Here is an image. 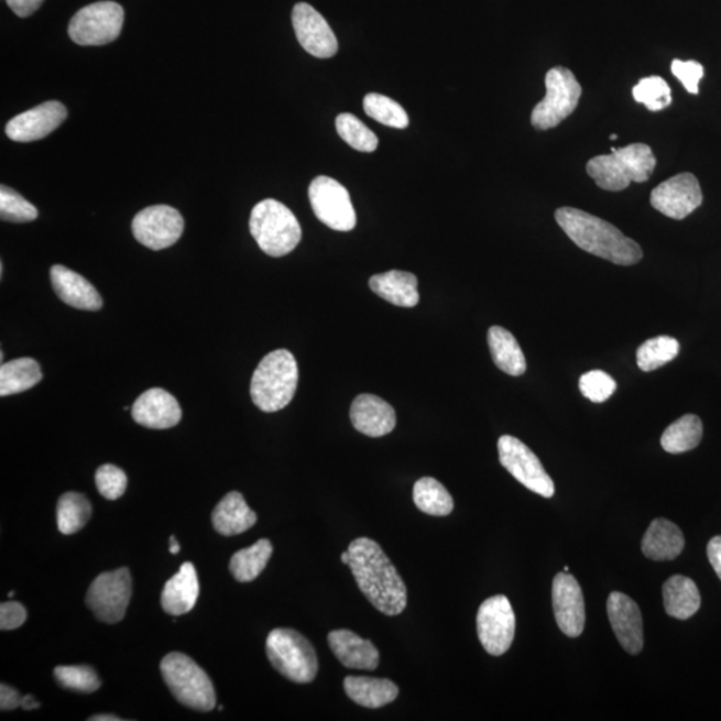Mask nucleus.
<instances>
[{"label": "nucleus", "instance_id": "obj_40", "mask_svg": "<svg viewBox=\"0 0 721 721\" xmlns=\"http://www.w3.org/2000/svg\"><path fill=\"white\" fill-rule=\"evenodd\" d=\"M59 686L75 692L91 693L98 691L100 681L96 670L87 666H61L54 669Z\"/></svg>", "mask_w": 721, "mask_h": 721}, {"label": "nucleus", "instance_id": "obj_39", "mask_svg": "<svg viewBox=\"0 0 721 721\" xmlns=\"http://www.w3.org/2000/svg\"><path fill=\"white\" fill-rule=\"evenodd\" d=\"M633 98L637 103H642L649 111H662L673 103V94L667 81L662 77L643 78L633 87Z\"/></svg>", "mask_w": 721, "mask_h": 721}, {"label": "nucleus", "instance_id": "obj_12", "mask_svg": "<svg viewBox=\"0 0 721 721\" xmlns=\"http://www.w3.org/2000/svg\"><path fill=\"white\" fill-rule=\"evenodd\" d=\"M309 200L316 217L337 231L356 228L357 216L347 187L334 178L319 175L309 186Z\"/></svg>", "mask_w": 721, "mask_h": 721}, {"label": "nucleus", "instance_id": "obj_51", "mask_svg": "<svg viewBox=\"0 0 721 721\" xmlns=\"http://www.w3.org/2000/svg\"><path fill=\"white\" fill-rule=\"evenodd\" d=\"M179 550H181V547H179V544L177 542V538H175V536H172L171 537V554L177 555V554H179Z\"/></svg>", "mask_w": 721, "mask_h": 721}, {"label": "nucleus", "instance_id": "obj_28", "mask_svg": "<svg viewBox=\"0 0 721 721\" xmlns=\"http://www.w3.org/2000/svg\"><path fill=\"white\" fill-rule=\"evenodd\" d=\"M664 608L670 618L687 620L698 613L701 598L698 586L689 577H669L663 586Z\"/></svg>", "mask_w": 721, "mask_h": 721}, {"label": "nucleus", "instance_id": "obj_34", "mask_svg": "<svg viewBox=\"0 0 721 721\" xmlns=\"http://www.w3.org/2000/svg\"><path fill=\"white\" fill-rule=\"evenodd\" d=\"M413 501L419 511L430 516H448L455 507L447 488L431 478H423L416 482L413 488Z\"/></svg>", "mask_w": 721, "mask_h": 721}, {"label": "nucleus", "instance_id": "obj_6", "mask_svg": "<svg viewBox=\"0 0 721 721\" xmlns=\"http://www.w3.org/2000/svg\"><path fill=\"white\" fill-rule=\"evenodd\" d=\"M161 674L181 704L200 712L215 710L217 695L208 674L189 656L172 652L163 657Z\"/></svg>", "mask_w": 721, "mask_h": 721}, {"label": "nucleus", "instance_id": "obj_25", "mask_svg": "<svg viewBox=\"0 0 721 721\" xmlns=\"http://www.w3.org/2000/svg\"><path fill=\"white\" fill-rule=\"evenodd\" d=\"M685 545V535L679 526L667 518H656L645 532L642 550L651 560L670 561L680 556Z\"/></svg>", "mask_w": 721, "mask_h": 721}, {"label": "nucleus", "instance_id": "obj_36", "mask_svg": "<svg viewBox=\"0 0 721 721\" xmlns=\"http://www.w3.org/2000/svg\"><path fill=\"white\" fill-rule=\"evenodd\" d=\"M679 352L680 343L674 337L658 336L649 338L637 349V367L643 372H654V370L675 360Z\"/></svg>", "mask_w": 721, "mask_h": 721}, {"label": "nucleus", "instance_id": "obj_16", "mask_svg": "<svg viewBox=\"0 0 721 721\" xmlns=\"http://www.w3.org/2000/svg\"><path fill=\"white\" fill-rule=\"evenodd\" d=\"M292 21L299 45L306 53L319 59H328L337 54L338 41L334 30L310 4L294 6Z\"/></svg>", "mask_w": 721, "mask_h": 721}, {"label": "nucleus", "instance_id": "obj_15", "mask_svg": "<svg viewBox=\"0 0 721 721\" xmlns=\"http://www.w3.org/2000/svg\"><path fill=\"white\" fill-rule=\"evenodd\" d=\"M701 204L703 193L698 178L691 173L677 174L651 193V205L654 209L677 221L692 215Z\"/></svg>", "mask_w": 721, "mask_h": 721}, {"label": "nucleus", "instance_id": "obj_10", "mask_svg": "<svg viewBox=\"0 0 721 721\" xmlns=\"http://www.w3.org/2000/svg\"><path fill=\"white\" fill-rule=\"evenodd\" d=\"M133 594V580L128 568L99 575L91 582L86 604L99 622L116 624L127 614Z\"/></svg>", "mask_w": 721, "mask_h": 721}, {"label": "nucleus", "instance_id": "obj_19", "mask_svg": "<svg viewBox=\"0 0 721 721\" xmlns=\"http://www.w3.org/2000/svg\"><path fill=\"white\" fill-rule=\"evenodd\" d=\"M607 612L614 635L622 647L631 655L641 654L644 645L641 608L630 596L612 592L607 601Z\"/></svg>", "mask_w": 721, "mask_h": 721}, {"label": "nucleus", "instance_id": "obj_37", "mask_svg": "<svg viewBox=\"0 0 721 721\" xmlns=\"http://www.w3.org/2000/svg\"><path fill=\"white\" fill-rule=\"evenodd\" d=\"M363 110H365L368 117L385 124V127L394 129L409 127V117H407L403 106L392 98L381 96V94H368L363 98Z\"/></svg>", "mask_w": 721, "mask_h": 721}, {"label": "nucleus", "instance_id": "obj_43", "mask_svg": "<svg viewBox=\"0 0 721 721\" xmlns=\"http://www.w3.org/2000/svg\"><path fill=\"white\" fill-rule=\"evenodd\" d=\"M96 485L105 499L118 500L127 492L128 476L121 468L106 463L97 470Z\"/></svg>", "mask_w": 721, "mask_h": 721}, {"label": "nucleus", "instance_id": "obj_7", "mask_svg": "<svg viewBox=\"0 0 721 721\" xmlns=\"http://www.w3.org/2000/svg\"><path fill=\"white\" fill-rule=\"evenodd\" d=\"M266 655L286 679L307 685L316 679L318 657L315 647L297 631L277 629L269 633Z\"/></svg>", "mask_w": 721, "mask_h": 721}, {"label": "nucleus", "instance_id": "obj_29", "mask_svg": "<svg viewBox=\"0 0 721 721\" xmlns=\"http://www.w3.org/2000/svg\"><path fill=\"white\" fill-rule=\"evenodd\" d=\"M345 692L354 703L367 708H381L397 699L400 689L393 681L375 677L348 676Z\"/></svg>", "mask_w": 721, "mask_h": 721}, {"label": "nucleus", "instance_id": "obj_45", "mask_svg": "<svg viewBox=\"0 0 721 721\" xmlns=\"http://www.w3.org/2000/svg\"><path fill=\"white\" fill-rule=\"evenodd\" d=\"M28 619V611L17 601H8L0 605V630L11 631L22 626Z\"/></svg>", "mask_w": 721, "mask_h": 721}, {"label": "nucleus", "instance_id": "obj_30", "mask_svg": "<svg viewBox=\"0 0 721 721\" xmlns=\"http://www.w3.org/2000/svg\"><path fill=\"white\" fill-rule=\"evenodd\" d=\"M488 345L491 349L493 362L506 374L518 378L526 370L525 356L523 349L511 334L501 326H492L488 331Z\"/></svg>", "mask_w": 721, "mask_h": 721}, {"label": "nucleus", "instance_id": "obj_44", "mask_svg": "<svg viewBox=\"0 0 721 721\" xmlns=\"http://www.w3.org/2000/svg\"><path fill=\"white\" fill-rule=\"evenodd\" d=\"M670 70L689 94L698 96L700 80L704 77V67L699 62L675 59L670 65Z\"/></svg>", "mask_w": 721, "mask_h": 721}, {"label": "nucleus", "instance_id": "obj_47", "mask_svg": "<svg viewBox=\"0 0 721 721\" xmlns=\"http://www.w3.org/2000/svg\"><path fill=\"white\" fill-rule=\"evenodd\" d=\"M45 0H6L9 8L15 12L19 18H28L40 10Z\"/></svg>", "mask_w": 721, "mask_h": 721}, {"label": "nucleus", "instance_id": "obj_49", "mask_svg": "<svg viewBox=\"0 0 721 721\" xmlns=\"http://www.w3.org/2000/svg\"><path fill=\"white\" fill-rule=\"evenodd\" d=\"M40 706L41 704L37 703V701L33 698V696L31 695L23 696L22 706H21L23 710L26 711L35 710V708H40Z\"/></svg>", "mask_w": 721, "mask_h": 721}, {"label": "nucleus", "instance_id": "obj_27", "mask_svg": "<svg viewBox=\"0 0 721 721\" xmlns=\"http://www.w3.org/2000/svg\"><path fill=\"white\" fill-rule=\"evenodd\" d=\"M369 286L381 298L401 307H415L419 301L418 280L415 274L391 271L375 274Z\"/></svg>", "mask_w": 721, "mask_h": 721}, {"label": "nucleus", "instance_id": "obj_11", "mask_svg": "<svg viewBox=\"0 0 721 721\" xmlns=\"http://www.w3.org/2000/svg\"><path fill=\"white\" fill-rule=\"evenodd\" d=\"M499 456L501 466L510 472L520 484L529 491L550 499L555 494V484L538 457L523 441L513 436L500 437Z\"/></svg>", "mask_w": 721, "mask_h": 721}, {"label": "nucleus", "instance_id": "obj_22", "mask_svg": "<svg viewBox=\"0 0 721 721\" xmlns=\"http://www.w3.org/2000/svg\"><path fill=\"white\" fill-rule=\"evenodd\" d=\"M56 296L75 309L97 312L103 301L97 288L80 274L62 265H54L50 271Z\"/></svg>", "mask_w": 721, "mask_h": 721}, {"label": "nucleus", "instance_id": "obj_31", "mask_svg": "<svg viewBox=\"0 0 721 721\" xmlns=\"http://www.w3.org/2000/svg\"><path fill=\"white\" fill-rule=\"evenodd\" d=\"M40 363L33 359H18L2 363L0 368V396L8 397L29 391L40 384Z\"/></svg>", "mask_w": 721, "mask_h": 721}, {"label": "nucleus", "instance_id": "obj_46", "mask_svg": "<svg viewBox=\"0 0 721 721\" xmlns=\"http://www.w3.org/2000/svg\"><path fill=\"white\" fill-rule=\"evenodd\" d=\"M23 696L8 685L0 686V708L2 711L17 710L22 706Z\"/></svg>", "mask_w": 721, "mask_h": 721}, {"label": "nucleus", "instance_id": "obj_9", "mask_svg": "<svg viewBox=\"0 0 721 721\" xmlns=\"http://www.w3.org/2000/svg\"><path fill=\"white\" fill-rule=\"evenodd\" d=\"M123 22L122 6L106 0L80 9L68 24V35L79 46H103L121 35Z\"/></svg>", "mask_w": 721, "mask_h": 721}, {"label": "nucleus", "instance_id": "obj_2", "mask_svg": "<svg viewBox=\"0 0 721 721\" xmlns=\"http://www.w3.org/2000/svg\"><path fill=\"white\" fill-rule=\"evenodd\" d=\"M555 218L570 241L589 254L620 266L635 265L643 259L641 244L604 219L575 208L557 209Z\"/></svg>", "mask_w": 721, "mask_h": 721}, {"label": "nucleus", "instance_id": "obj_26", "mask_svg": "<svg viewBox=\"0 0 721 721\" xmlns=\"http://www.w3.org/2000/svg\"><path fill=\"white\" fill-rule=\"evenodd\" d=\"M211 522L219 535L236 536L253 528L256 514L250 510L240 492H230L212 511Z\"/></svg>", "mask_w": 721, "mask_h": 721}, {"label": "nucleus", "instance_id": "obj_8", "mask_svg": "<svg viewBox=\"0 0 721 721\" xmlns=\"http://www.w3.org/2000/svg\"><path fill=\"white\" fill-rule=\"evenodd\" d=\"M547 96L532 111V127L537 130H549L559 127L572 114L581 98V86L572 72L567 67L550 68L545 77Z\"/></svg>", "mask_w": 721, "mask_h": 721}, {"label": "nucleus", "instance_id": "obj_50", "mask_svg": "<svg viewBox=\"0 0 721 721\" xmlns=\"http://www.w3.org/2000/svg\"><path fill=\"white\" fill-rule=\"evenodd\" d=\"M89 720L91 721H121V718H117L116 714H96V717H91Z\"/></svg>", "mask_w": 721, "mask_h": 721}, {"label": "nucleus", "instance_id": "obj_24", "mask_svg": "<svg viewBox=\"0 0 721 721\" xmlns=\"http://www.w3.org/2000/svg\"><path fill=\"white\" fill-rule=\"evenodd\" d=\"M199 596V581L196 568L185 562L163 588L161 603L163 611L172 616L189 613L196 607Z\"/></svg>", "mask_w": 721, "mask_h": 721}, {"label": "nucleus", "instance_id": "obj_42", "mask_svg": "<svg viewBox=\"0 0 721 721\" xmlns=\"http://www.w3.org/2000/svg\"><path fill=\"white\" fill-rule=\"evenodd\" d=\"M579 387L582 396L591 400L592 403L601 404L611 398L612 394L616 392L618 384L603 370H592V372L581 375Z\"/></svg>", "mask_w": 721, "mask_h": 721}, {"label": "nucleus", "instance_id": "obj_14", "mask_svg": "<svg viewBox=\"0 0 721 721\" xmlns=\"http://www.w3.org/2000/svg\"><path fill=\"white\" fill-rule=\"evenodd\" d=\"M131 228L138 242L159 252L177 243L184 233L185 221L172 206L156 205L138 212Z\"/></svg>", "mask_w": 721, "mask_h": 721}, {"label": "nucleus", "instance_id": "obj_21", "mask_svg": "<svg viewBox=\"0 0 721 721\" xmlns=\"http://www.w3.org/2000/svg\"><path fill=\"white\" fill-rule=\"evenodd\" d=\"M350 419L357 430L369 437H382L396 428V412L373 394H360L350 407Z\"/></svg>", "mask_w": 721, "mask_h": 721}, {"label": "nucleus", "instance_id": "obj_5", "mask_svg": "<svg viewBox=\"0 0 721 721\" xmlns=\"http://www.w3.org/2000/svg\"><path fill=\"white\" fill-rule=\"evenodd\" d=\"M249 225L250 233L262 252L271 256L292 253L303 238V229L296 216L275 199L256 204Z\"/></svg>", "mask_w": 721, "mask_h": 721}, {"label": "nucleus", "instance_id": "obj_20", "mask_svg": "<svg viewBox=\"0 0 721 721\" xmlns=\"http://www.w3.org/2000/svg\"><path fill=\"white\" fill-rule=\"evenodd\" d=\"M134 422L149 429H171L178 425L182 411L178 401L163 389H150L131 407Z\"/></svg>", "mask_w": 721, "mask_h": 721}, {"label": "nucleus", "instance_id": "obj_1", "mask_svg": "<svg viewBox=\"0 0 721 721\" xmlns=\"http://www.w3.org/2000/svg\"><path fill=\"white\" fill-rule=\"evenodd\" d=\"M348 551L357 586L375 610L387 616L403 613L407 604L405 582L380 545L360 537L349 544Z\"/></svg>", "mask_w": 721, "mask_h": 721}, {"label": "nucleus", "instance_id": "obj_17", "mask_svg": "<svg viewBox=\"0 0 721 721\" xmlns=\"http://www.w3.org/2000/svg\"><path fill=\"white\" fill-rule=\"evenodd\" d=\"M551 601L557 625L568 637H579L586 625V603L579 581L569 572L556 575Z\"/></svg>", "mask_w": 721, "mask_h": 721}, {"label": "nucleus", "instance_id": "obj_33", "mask_svg": "<svg viewBox=\"0 0 721 721\" xmlns=\"http://www.w3.org/2000/svg\"><path fill=\"white\" fill-rule=\"evenodd\" d=\"M703 438V423L698 416L686 415L670 424L662 436V447L668 454H685L698 447Z\"/></svg>", "mask_w": 721, "mask_h": 721}, {"label": "nucleus", "instance_id": "obj_52", "mask_svg": "<svg viewBox=\"0 0 721 721\" xmlns=\"http://www.w3.org/2000/svg\"><path fill=\"white\" fill-rule=\"evenodd\" d=\"M341 561H342L343 564H347V566H349V562H350V556H349V551H348V550H347V551H343V554L341 555Z\"/></svg>", "mask_w": 721, "mask_h": 721}, {"label": "nucleus", "instance_id": "obj_4", "mask_svg": "<svg viewBox=\"0 0 721 721\" xmlns=\"http://www.w3.org/2000/svg\"><path fill=\"white\" fill-rule=\"evenodd\" d=\"M298 385V365L286 349L263 357L253 374L250 394L259 409L274 413L292 403Z\"/></svg>", "mask_w": 721, "mask_h": 721}, {"label": "nucleus", "instance_id": "obj_23", "mask_svg": "<svg viewBox=\"0 0 721 721\" xmlns=\"http://www.w3.org/2000/svg\"><path fill=\"white\" fill-rule=\"evenodd\" d=\"M331 652L350 669L374 670L380 664L379 649L370 641H363L348 630L331 631L328 636Z\"/></svg>", "mask_w": 721, "mask_h": 721}, {"label": "nucleus", "instance_id": "obj_32", "mask_svg": "<svg viewBox=\"0 0 721 721\" xmlns=\"http://www.w3.org/2000/svg\"><path fill=\"white\" fill-rule=\"evenodd\" d=\"M273 555V544L261 538L247 549L238 550L231 557L230 572L240 582L253 581L265 570Z\"/></svg>", "mask_w": 721, "mask_h": 721}, {"label": "nucleus", "instance_id": "obj_18", "mask_svg": "<svg viewBox=\"0 0 721 721\" xmlns=\"http://www.w3.org/2000/svg\"><path fill=\"white\" fill-rule=\"evenodd\" d=\"M66 118L65 105L58 100H48L12 118L6 127V134L11 141L21 143L40 141L58 129Z\"/></svg>", "mask_w": 721, "mask_h": 721}, {"label": "nucleus", "instance_id": "obj_53", "mask_svg": "<svg viewBox=\"0 0 721 721\" xmlns=\"http://www.w3.org/2000/svg\"><path fill=\"white\" fill-rule=\"evenodd\" d=\"M611 140H612V141L618 140V135H616V134H612V135H611Z\"/></svg>", "mask_w": 721, "mask_h": 721}, {"label": "nucleus", "instance_id": "obj_13", "mask_svg": "<svg viewBox=\"0 0 721 721\" xmlns=\"http://www.w3.org/2000/svg\"><path fill=\"white\" fill-rule=\"evenodd\" d=\"M514 631H516V616L505 596H493L480 605L478 633L482 647L489 655H504L511 648Z\"/></svg>", "mask_w": 721, "mask_h": 721}, {"label": "nucleus", "instance_id": "obj_41", "mask_svg": "<svg viewBox=\"0 0 721 721\" xmlns=\"http://www.w3.org/2000/svg\"><path fill=\"white\" fill-rule=\"evenodd\" d=\"M0 217L8 222H31L37 218V209L21 194L8 186H2L0 189Z\"/></svg>", "mask_w": 721, "mask_h": 721}, {"label": "nucleus", "instance_id": "obj_48", "mask_svg": "<svg viewBox=\"0 0 721 721\" xmlns=\"http://www.w3.org/2000/svg\"><path fill=\"white\" fill-rule=\"evenodd\" d=\"M708 560L721 580V536L713 537L707 547Z\"/></svg>", "mask_w": 721, "mask_h": 721}, {"label": "nucleus", "instance_id": "obj_38", "mask_svg": "<svg viewBox=\"0 0 721 721\" xmlns=\"http://www.w3.org/2000/svg\"><path fill=\"white\" fill-rule=\"evenodd\" d=\"M336 129L338 135L345 142L362 153H373L379 146V138L372 130L365 127L359 118L350 112H343L336 119Z\"/></svg>", "mask_w": 721, "mask_h": 721}, {"label": "nucleus", "instance_id": "obj_3", "mask_svg": "<svg viewBox=\"0 0 721 721\" xmlns=\"http://www.w3.org/2000/svg\"><path fill=\"white\" fill-rule=\"evenodd\" d=\"M656 162L648 144L632 143L623 149L612 148L610 155L594 156L587 163V173L601 189L622 192L632 182H647L655 172Z\"/></svg>", "mask_w": 721, "mask_h": 721}, {"label": "nucleus", "instance_id": "obj_35", "mask_svg": "<svg viewBox=\"0 0 721 721\" xmlns=\"http://www.w3.org/2000/svg\"><path fill=\"white\" fill-rule=\"evenodd\" d=\"M92 507L84 494L67 492L56 506V522L62 535H74L84 529L91 518Z\"/></svg>", "mask_w": 721, "mask_h": 721}]
</instances>
